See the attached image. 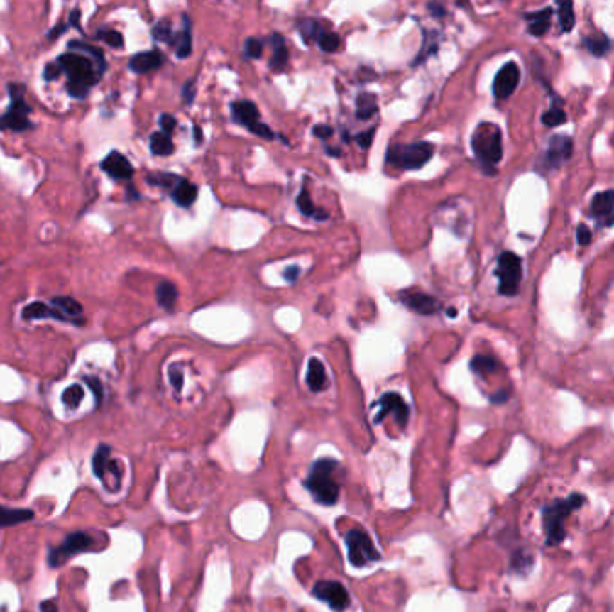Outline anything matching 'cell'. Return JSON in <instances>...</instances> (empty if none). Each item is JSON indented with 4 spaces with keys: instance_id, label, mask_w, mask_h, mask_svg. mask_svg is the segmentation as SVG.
Wrapping results in <instances>:
<instances>
[{
    "instance_id": "6da1fadb",
    "label": "cell",
    "mask_w": 614,
    "mask_h": 612,
    "mask_svg": "<svg viewBox=\"0 0 614 612\" xmlns=\"http://www.w3.org/2000/svg\"><path fill=\"white\" fill-rule=\"evenodd\" d=\"M341 465L331 458L314 461L309 474L305 478V488L322 505H334L340 496Z\"/></svg>"
},
{
    "instance_id": "7a4b0ae2",
    "label": "cell",
    "mask_w": 614,
    "mask_h": 612,
    "mask_svg": "<svg viewBox=\"0 0 614 612\" xmlns=\"http://www.w3.org/2000/svg\"><path fill=\"white\" fill-rule=\"evenodd\" d=\"M586 498L582 494H569L564 499H555L549 505L542 506V532L549 546H557L566 539V519L575 510L584 505Z\"/></svg>"
},
{
    "instance_id": "3957f363",
    "label": "cell",
    "mask_w": 614,
    "mask_h": 612,
    "mask_svg": "<svg viewBox=\"0 0 614 612\" xmlns=\"http://www.w3.org/2000/svg\"><path fill=\"white\" fill-rule=\"evenodd\" d=\"M473 151L478 162L488 175L496 173V164L503 156V146H501V130L500 126L493 122H481L473 135Z\"/></svg>"
},
{
    "instance_id": "277c9868",
    "label": "cell",
    "mask_w": 614,
    "mask_h": 612,
    "mask_svg": "<svg viewBox=\"0 0 614 612\" xmlns=\"http://www.w3.org/2000/svg\"><path fill=\"white\" fill-rule=\"evenodd\" d=\"M435 148L432 142H415L410 146H392L386 153L388 164L399 169H420L432 160Z\"/></svg>"
},
{
    "instance_id": "5b68a950",
    "label": "cell",
    "mask_w": 614,
    "mask_h": 612,
    "mask_svg": "<svg viewBox=\"0 0 614 612\" xmlns=\"http://www.w3.org/2000/svg\"><path fill=\"white\" fill-rule=\"evenodd\" d=\"M57 65L63 72L69 74V83L80 84L90 90V87L101 77L94 67V61L87 54H61L57 58Z\"/></svg>"
},
{
    "instance_id": "8992f818",
    "label": "cell",
    "mask_w": 614,
    "mask_h": 612,
    "mask_svg": "<svg viewBox=\"0 0 614 612\" xmlns=\"http://www.w3.org/2000/svg\"><path fill=\"white\" fill-rule=\"evenodd\" d=\"M498 278H500V293L505 297H514L519 293V285L523 278L521 259L514 251H503L498 259Z\"/></svg>"
},
{
    "instance_id": "52a82bcc",
    "label": "cell",
    "mask_w": 614,
    "mask_h": 612,
    "mask_svg": "<svg viewBox=\"0 0 614 612\" xmlns=\"http://www.w3.org/2000/svg\"><path fill=\"white\" fill-rule=\"evenodd\" d=\"M345 542H347L349 560H351L352 566L365 567L379 559V552L375 550L374 542L368 537V533H365L363 530H351L345 535Z\"/></svg>"
},
{
    "instance_id": "ba28073f",
    "label": "cell",
    "mask_w": 614,
    "mask_h": 612,
    "mask_svg": "<svg viewBox=\"0 0 614 612\" xmlns=\"http://www.w3.org/2000/svg\"><path fill=\"white\" fill-rule=\"evenodd\" d=\"M9 95H11V108L0 117V130L23 131L29 130L31 122L27 114L31 108L23 103V92L20 84H9Z\"/></svg>"
},
{
    "instance_id": "9c48e42d",
    "label": "cell",
    "mask_w": 614,
    "mask_h": 612,
    "mask_svg": "<svg viewBox=\"0 0 614 612\" xmlns=\"http://www.w3.org/2000/svg\"><path fill=\"white\" fill-rule=\"evenodd\" d=\"M232 117L237 124L248 128V131L259 135L263 138H275V133L270 130V126L263 124L259 121V110L252 101H236L232 103Z\"/></svg>"
},
{
    "instance_id": "30bf717a",
    "label": "cell",
    "mask_w": 614,
    "mask_h": 612,
    "mask_svg": "<svg viewBox=\"0 0 614 612\" xmlns=\"http://www.w3.org/2000/svg\"><path fill=\"white\" fill-rule=\"evenodd\" d=\"M92 546H94V539H92L88 533L84 532L72 533V535L67 537L60 546L50 550L49 564L53 567L61 566V564H65L69 559L76 557L77 553H83L87 552V550H90Z\"/></svg>"
},
{
    "instance_id": "8fae6325",
    "label": "cell",
    "mask_w": 614,
    "mask_h": 612,
    "mask_svg": "<svg viewBox=\"0 0 614 612\" xmlns=\"http://www.w3.org/2000/svg\"><path fill=\"white\" fill-rule=\"evenodd\" d=\"M313 594L318 600L325 601V603L336 612L345 611V608L349 607V603H351L347 589H345L340 582H331V580L317 582V586L313 587Z\"/></svg>"
},
{
    "instance_id": "7c38bea8",
    "label": "cell",
    "mask_w": 614,
    "mask_h": 612,
    "mask_svg": "<svg viewBox=\"0 0 614 612\" xmlns=\"http://www.w3.org/2000/svg\"><path fill=\"white\" fill-rule=\"evenodd\" d=\"M519 81H521V70H519L517 63H514V61L505 63L500 69V72L496 74V77H494V97H496L498 101L508 99L515 92V88H517Z\"/></svg>"
},
{
    "instance_id": "4fadbf2b",
    "label": "cell",
    "mask_w": 614,
    "mask_h": 612,
    "mask_svg": "<svg viewBox=\"0 0 614 612\" xmlns=\"http://www.w3.org/2000/svg\"><path fill=\"white\" fill-rule=\"evenodd\" d=\"M589 216L596 221L600 229L614 226V190H603L593 198Z\"/></svg>"
},
{
    "instance_id": "5bb4252c",
    "label": "cell",
    "mask_w": 614,
    "mask_h": 612,
    "mask_svg": "<svg viewBox=\"0 0 614 612\" xmlns=\"http://www.w3.org/2000/svg\"><path fill=\"white\" fill-rule=\"evenodd\" d=\"M110 447L108 445H99V447L96 449V454H94V460H92V469H94V474L97 476V478L101 479V481L106 485V479L108 476H114L115 483H121V476H122V469L121 465L117 464L115 460H111L110 457Z\"/></svg>"
},
{
    "instance_id": "9a60e30c",
    "label": "cell",
    "mask_w": 614,
    "mask_h": 612,
    "mask_svg": "<svg viewBox=\"0 0 614 612\" xmlns=\"http://www.w3.org/2000/svg\"><path fill=\"white\" fill-rule=\"evenodd\" d=\"M573 153V142L571 138L566 137V135H555L552 141H549L548 149H546L544 156H542V165H544L546 171L549 169H557L562 162L571 156Z\"/></svg>"
},
{
    "instance_id": "2e32d148",
    "label": "cell",
    "mask_w": 614,
    "mask_h": 612,
    "mask_svg": "<svg viewBox=\"0 0 614 612\" xmlns=\"http://www.w3.org/2000/svg\"><path fill=\"white\" fill-rule=\"evenodd\" d=\"M379 406H381V411H379L378 417H375V422H383L386 415H393V418H395V422L399 424V426H406L410 418V410L399 393H385V395L379 399Z\"/></svg>"
},
{
    "instance_id": "e0dca14e",
    "label": "cell",
    "mask_w": 614,
    "mask_h": 612,
    "mask_svg": "<svg viewBox=\"0 0 614 612\" xmlns=\"http://www.w3.org/2000/svg\"><path fill=\"white\" fill-rule=\"evenodd\" d=\"M101 168L114 180H130L131 176H133V165L128 162L126 156L117 151L110 153V155L103 160Z\"/></svg>"
},
{
    "instance_id": "ac0fdd59",
    "label": "cell",
    "mask_w": 614,
    "mask_h": 612,
    "mask_svg": "<svg viewBox=\"0 0 614 612\" xmlns=\"http://www.w3.org/2000/svg\"><path fill=\"white\" fill-rule=\"evenodd\" d=\"M164 63V58L158 50H148V53L135 54L130 60V69L137 74L151 72V70L160 69Z\"/></svg>"
},
{
    "instance_id": "d6986e66",
    "label": "cell",
    "mask_w": 614,
    "mask_h": 612,
    "mask_svg": "<svg viewBox=\"0 0 614 612\" xmlns=\"http://www.w3.org/2000/svg\"><path fill=\"white\" fill-rule=\"evenodd\" d=\"M552 15H554V9L552 8H544L534 13H527L525 18H527L528 22V33H530L532 36L546 35L549 26H552Z\"/></svg>"
},
{
    "instance_id": "ffe728a7",
    "label": "cell",
    "mask_w": 614,
    "mask_h": 612,
    "mask_svg": "<svg viewBox=\"0 0 614 612\" xmlns=\"http://www.w3.org/2000/svg\"><path fill=\"white\" fill-rule=\"evenodd\" d=\"M171 196L176 205L191 207L192 203L196 202V196H198V187L185 178H176L175 187H172L171 190Z\"/></svg>"
},
{
    "instance_id": "44dd1931",
    "label": "cell",
    "mask_w": 614,
    "mask_h": 612,
    "mask_svg": "<svg viewBox=\"0 0 614 612\" xmlns=\"http://www.w3.org/2000/svg\"><path fill=\"white\" fill-rule=\"evenodd\" d=\"M406 307L420 312V315H433L439 311V302L426 293H408L402 297Z\"/></svg>"
},
{
    "instance_id": "7402d4cb",
    "label": "cell",
    "mask_w": 614,
    "mask_h": 612,
    "mask_svg": "<svg viewBox=\"0 0 614 612\" xmlns=\"http://www.w3.org/2000/svg\"><path fill=\"white\" fill-rule=\"evenodd\" d=\"M307 386L313 392H322L327 386V373H325V366L320 359L313 358L307 366Z\"/></svg>"
},
{
    "instance_id": "603a6c76",
    "label": "cell",
    "mask_w": 614,
    "mask_h": 612,
    "mask_svg": "<svg viewBox=\"0 0 614 612\" xmlns=\"http://www.w3.org/2000/svg\"><path fill=\"white\" fill-rule=\"evenodd\" d=\"M22 316L23 319H42V318L67 319L60 311H56V307H50V305L43 304V302H35V304L23 307Z\"/></svg>"
},
{
    "instance_id": "cb8c5ba5",
    "label": "cell",
    "mask_w": 614,
    "mask_h": 612,
    "mask_svg": "<svg viewBox=\"0 0 614 612\" xmlns=\"http://www.w3.org/2000/svg\"><path fill=\"white\" fill-rule=\"evenodd\" d=\"M35 513L27 508H6L0 505V526H15L20 523L31 521Z\"/></svg>"
},
{
    "instance_id": "d4e9b609",
    "label": "cell",
    "mask_w": 614,
    "mask_h": 612,
    "mask_svg": "<svg viewBox=\"0 0 614 612\" xmlns=\"http://www.w3.org/2000/svg\"><path fill=\"white\" fill-rule=\"evenodd\" d=\"M271 45H273V54H271L270 67L275 72H280L287 63L286 43H284V38L280 35H271Z\"/></svg>"
},
{
    "instance_id": "484cf974",
    "label": "cell",
    "mask_w": 614,
    "mask_h": 612,
    "mask_svg": "<svg viewBox=\"0 0 614 612\" xmlns=\"http://www.w3.org/2000/svg\"><path fill=\"white\" fill-rule=\"evenodd\" d=\"M183 22H185V27H183L182 33H178L176 38L172 40V42L176 43V54H178V58H187L192 50L191 23H189V18H183Z\"/></svg>"
},
{
    "instance_id": "4316f807",
    "label": "cell",
    "mask_w": 614,
    "mask_h": 612,
    "mask_svg": "<svg viewBox=\"0 0 614 612\" xmlns=\"http://www.w3.org/2000/svg\"><path fill=\"white\" fill-rule=\"evenodd\" d=\"M584 45H586V49H588L589 53H591L593 56H596V58L605 56V54L610 50L609 38H607L605 35H602V33H596V35L586 38Z\"/></svg>"
},
{
    "instance_id": "83f0119b",
    "label": "cell",
    "mask_w": 614,
    "mask_h": 612,
    "mask_svg": "<svg viewBox=\"0 0 614 612\" xmlns=\"http://www.w3.org/2000/svg\"><path fill=\"white\" fill-rule=\"evenodd\" d=\"M176 298H178V289L175 288V284L171 282H160L157 288V300L160 304V307L164 309H172Z\"/></svg>"
},
{
    "instance_id": "f1b7e54d",
    "label": "cell",
    "mask_w": 614,
    "mask_h": 612,
    "mask_svg": "<svg viewBox=\"0 0 614 612\" xmlns=\"http://www.w3.org/2000/svg\"><path fill=\"white\" fill-rule=\"evenodd\" d=\"M500 368V363L496 361L490 356H474L473 361H471V370L478 376H488V373H494Z\"/></svg>"
},
{
    "instance_id": "f546056e",
    "label": "cell",
    "mask_w": 614,
    "mask_h": 612,
    "mask_svg": "<svg viewBox=\"0 0 614 612\" xmlns=\"http://www.w3.org/2000/svg\"><path fill=\"white\" fill-rule=\"evenodd\" d=\"M297 205L304 216L317 217V219H325V217H327V214L322 212V210H317V207H314V203H313V200H311L307 189H302V192L298 195V198H297Z\"/></svg>"
},
{
    "instance_id": "4dcf8cb0",
    "label": "cell",
    "mask_w": 614,
    "mask_h": 612,
    "mask_svg": "<svg viewBox=\"0 0 614 612\" xmlns=\"http://www.w3.org/2000/svg\"><path fill=\"white\" fill-rule=\"evenodd\" d=\"M314 38H317L318 45H320V49L324 50V53H334V50L340 49V42H341L340 36L336 35V33H332V31L322 29L320 27Z\"/></svg>"
},
{
    "instance_id": "1f68e13d",
    "label": "cell",
    "mask_w": 614,
    "mask_h": 612,
    "mask_svg": "<svg viewBox=\"0 0 614 612\" xmlns=\"http://www.w3.org/2000/svg\"><path fill=\"white\" fill-rule=\"evenodd\" d=\"M149 146H151V151L155 153V155H160V156H168L175 151V144H172L171 137L162 133V131L151 135V144Z\"/></svg>"
},
{
    "instance_id": "d6a6232c",
    "label": "cell",
    "mask_w": 614,
    "mask_h": 612,
    "mask_svg": "<svg viewBox=\"0 0 614 612\" xmlns=\"http://www.w3.org/2000/svg\"><path fill=\"white\" fill-rule=\"evenodd\" d=\"M559 22H561L562 33H569L575 26V11L571 2H561L559 4Z\"/></svg>"
},
{
    "instance_id": "836d02e7",
    "label": "cell",
    "mask_w": 614,
    "mask_h": 612,
    "mask_svg": "<svg viewBox=\"0 0 614 612\" xmlns=\"http://www.w3.org/2000/svg\"><path fill=\"white\" fill-rule=\"evenodd\" d=\"M378 111V103L375 97L371 94L359 95L358 97V119H368Z\"/></svg>"
},
{
    "instance_id": "e575fe53",
    "label": "cell",
    "mask_w": 614,
    "mask_h": 612,
    "mask_svg": "<svg viewBox=\"0 0 614 612\" xmlns=\"http://www.w3.org/2000/svg\"><path fill=\"white\" fill-rule=\"evenodd\" d=\"M83 397H84L83 388H81L80 384H72V386H69V388L63 392V395H61V400H63V404H65L67 408H70V410H76V408L81 404V400H83Z\"/></svg>"
},
{
    "instance_id": "d590c367",
    "label": "cell",
    "mask_w": 614,
    "mask_h": 612,
    "mask_svg": "<svg viewBox=\"0 0 614 612\" xmlns=\"http://www.w3.org/2000/svg\"><path fill=\"white\" fill-rule=\"evenodd\" d=\"M69 49H72V50H80V53H83V54H87V56L94 58V60L97 61V65H99L101 69H104V56H103V50L97 49V47L87 45V43H83V42H70V43H69Z\"/></svg>"
},
{
    "instance_id": "8d00e7d4",
    "label": "cell",
    "mask_w": 614,
    "mask_h": 612,
    "mask_svg": "<svg viewBox=\"0 0 614 612\" xmlns=\"http://www.w3.org/2000/svg\"><path fill=\"white\" fill-rule=\"evenodd\" d=\"M566 119H568L566 117V111L555 104V106H552L548 111L542 114V124L548 126V128H555V126L564 124Z\"/></svg>"
},
{
    "instance_id": "74e56055",
    "label": "cell",
    "mask_w": 614,
    "mask_h": 612,
    "mask_svg": "<svg viewBox=\"0 0 614 612\" xmlns=\"http://www.w3.org/2000/svg\"><path fill=\"white\" fill-rule=\"evenodd\" d=\"M53 305L54 307H60L61 311L67 312V315H70V316H77V315H81V311H83V307H81L80 302H76L74 298H69V297L53 298Z\"/></svg>"
},
{
    "instance_id": "f35d334b",
    "label": "cell",
    "mask_w": 614,
    "mask_h": 612,
    "mask_svg": "<svg viewBox=\"0 0 614 612\" xmlns=\"http://www.w3.org/2000/svg\"><path fill=\"white\" fill-rule=\"evenodd\" d=\"M153 38L160 40V42H172V31L171 23L168 20H162L157 26L153 27Z\"/></svg>"
},
{
    "instance_id": "ab89813d",
    "label": "cell",
    "mask_w": 614,
    "mask_h": 612,
    "mask_svg": "<svg viewBox=\"0 0 614 612\" xmlns=\"http://www.w3.org/2000/svg\"><path fill=\"white\" fill-rule=\"evenodd\" d=\"M97 36H99L101 40H104L108 45L115 47V49L122 47V42H124V40H122L121 33H117V31H114V29H101L99 33H97Z\"/></svg>"
},
{
    "instance_id": "60d3db41",
    "label": "cell",
    "mask_w": 614,
    "mask_h": 612,
    "mask_svg": "<svg viewBox=\"0 0 614 612\" xmlns=\"http://www.w3.org/2000/svg\"><path fill=\"white\" fill-rule=\"evenodd\" d=\"M244 50H246V56L257 60V58H261V54H263V42L257 38H248L246 40V45H244Z\"/></svg>"
},
{
    "instance_id": "b9f144b4",
    "label": "cell",
    "mask_w": 614,
    "mask_h": 612,
    "mask_svg": "<svg viewBox=\"0 0 614 612\" xmlns=\"http://www.w3.org/2000/svg\"><path fill=\"white\" fill-rule=\"evenodd\" d=\"M591 239H593L591 230H589L586 224H579V229H576V241H579L580 246H588V244H591Z\"/></svg>"
},
{
    "instance_id": "7bdbcfd3",
    "label": "cell",
    "mask_w": 614,
    "mask_h": 612,
    "mask_svg": "<svg viewBox=\"0 0 614 612\" xmlns=\"http://www.w3.org/2000/svg\"><path fill=\"white\" fill-rule=\"evenodd\" d=\"M160 128H162V133L171 135L172 131H175V128H176V119L172 117V115L164 114L160 117Z\"/></svg>"
},
{
    "instance_id": "ee69618b",
    "label": "cell",
    "mask_w": 614,
    "mask_h": 612,
    "mask_svg": "<svg viewBox=\"0 0 614 612\" xmlns=\"http://www.w3.org/2000/svg\"><path fill=\"white\" fill-rule=\"evenodd\" d=\"M61 72H63V70H61V67L57 65V63H47L45 70H43V77H45V81H54L60 77Z\"/></svg>"
},
{
    "instance_id": "f6af8a7d",
    "label": "cell",
    "mask_w": 614,
    "mask_h": 612,
    "mask_svg": "<svg viewBox=\"0 0 614 612\" xmlns=\"http://www.w3.org/2000/svg\"><path fill=\"white\" fill-rule=\"evenodd\" d=\"M87 384L92 388V392H94V395H96L97 404L101 403V399H103V386H101V383L97 379H94V377H87Z\"/></svg>"
},
{
    "instance_id": "bcb514c9",
    "label": "cell",
    "mask_w": 614,
    "mask_h": 612,
    "mask_svg": "<svg viewBox=\"0 0 614 612\" xmlns=\"http://www.w3.org/2000/svg\"><path fill=\"white\" fill-rule=\"evenodd\" d=\"M169 379H171V384H172V386H175L176 390L182 388L183 373L180 372V370H176V366H171V370H169Z\"/></svg>"
},
{
    "instance_id": "7dc6e473",
    "label": "cell",
    "mask_w": 614,
    "mask_h": 612,
    "mask_svg": "<svg viewBox=\"0 0 614 612\" xmlns=\"http://www.w3.org/2000/svg\"><path fill=\"white\" fill-rule=\"evenodd\" d=\"M374 128H372V130H366L365 133H359L358 137H356V141L359 142V146H361V148H371V144H372V138H374Z\"/></svg>"
},
{
    "instance_id": "c3c4849f",
    "label": "cell",
    "mask_w": 614,
    "mask_h": 612,
    "mask_svg": "<svg viewBox=\"0 0 614 612\" xmlns=\"http://www.w3.org/2000/svg\"><path fill=\"white\" fill-rule=\"evenodd\" d=\"M194 94H196L194 83H191V81H189V83L185 84V87H183V90H182V95H183V101H185V104H191L192 101H194Z\"/></svg>"
},
{
    "instance_id": "681fc988",
    "label": "cell",
    "mask_w": 614,
    "mask_h": 612,
    "mask_svg": "<svg viewBox=\"0 0 614 612\" xmlns=\"http://www.w3.org/2000/svg\"><path fill=\"white\" fill-rule=\"evenodd\" d=\"M313 133L314 137H320V138H329L332 135V128H329V126H322L317 124L313 128Z\"/></svg>"
},
{
    "instance_id": "f907efd6",
    "label": "cell",
    "mask_w": 614,
    "mask_h": 612,
    "mask_svg": "<svg viewBox=\"0 0 614 612\" xmlns=\"http://www.w3.org/2000/svg\"><path fill=\"white\" fill-rule=\"evenodd\" d=\"M298 275H300V268H298V266H290V268H286V270H284L283 277L286 278L287 282H295L298 278Z\"/></svg>"
},
{
    "instance_id": "816d5d0a",
    "label": "cell",
    "mask_w": 614,
    "mask_h": 612,
    "mask_svg": "<svg viewBox=\"0 0 614 612\" xmlns=\"http://www.w3.org/2000/svg\"><path fill=\"white\" fill-rule=\"evenodd\" d=\"M40 612H57L56 600H43L40 603Z\"/></svg>"
},
{
    "instance_id": "f5cc1de1",
    "label": "cell",
    "mask_w": 614,
    "mask_h": 612,
    "mask_svg": "<svg viewBox=\"0 0 614 612\" xmlns=\"http://www.w3.org/2000/svg\"><path fill=\"white\" fill-rule=\"evenodd\" d=\"M65 31H67V26H63V23H61V26L54 27V29L50 31V33H49V38H50V40L57 38V36H60L61 33H65Z\"/></svg>"
},
{
    "instance_id": "db71d44e",
    "label": "cell",
    "mask_w": 614,
    "mask_h": 612,
    "mask_svg": "<svg viewBox=\"0 0 614 612\" xmlns=\"http://www.w3.org/2000/svg\"><path fill=\"white\" fill-rule=\"evenodd\" d=\"M507 399H508V393L507 392H498L496 395L490 397V400H493V403H496V404L505 403V400H507Z\"/></svg>"
},
{
    "instance_id": "11a10c76",
    "label": "cell",
    "mask_w": 614,
    "mask_h": 612,
    "mask_svg": "<svg viewBox=\"0 0 614 612\" xmlns=\"http://www.w3.org/2000/svg\"><path fill=\"white\" fill-rule=\"evenodd\" d=\"M427 8L432 9V11H433V16H444V15H446V11H444V8H442V6H435V4H429V6H427Z\"/></svg>"
},
{
    "instance_id": "9f6ffc18",
    "label": "cell",
    "mask_w": 614,
    "mask_h": 612,
    "mask_svg": "<svg viewBox=\"0 0 614 612\" xmlns=\"http://www.w3.org/2000/svg\"><path fill=\"white\" fill-rule=\"evenodd\" d=\"M70 26L80 27V11H77V9H74V11L70 13Z\"/></svg>"
},
{
    "instance_id": "6f0895ef",
    "label": "cell",
    "mask_w": 614,
    "mask_h": 612,
    "mask_svg": "<svg viewBox=\"0 0 614 612\" xmlns=\"http://www.w3.org/2000/svg\"><path fill=\"white\" fill-rule=\"evenodd\" d=\"M194 135H196V142H202V133H199L198 126L194 128Z\"/></svg>"
},
{
    "instance_id": "680465c9",
    "label": "cell",
    "mask_w": 614,
    "mask_h": 612,
    "mask_svg": "<svg viewBox=\"0 0 614 612\" xmlns=\"http://www.w3.org/2000/svg\"><path fill=\"white\" fill-rule=\"evenodd\" d=\"M447 315H449L451 318H454V315H456V311H454V309H449V311H447Z\"/></svg>"
}]
</instances>
